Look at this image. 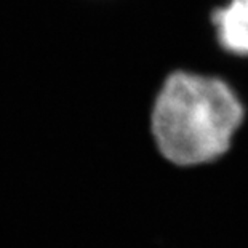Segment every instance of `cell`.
Instances as JSON below:
<instances>
[{
  "instance_id": "cell-1",
  "label": "cell",
  "mask_w": 248,
  "mask_h": 248,
  "mask_svg": "<svg viewBox=\"0 0 248 248\" xmlns=\"http://www.w3.org/2000/svg\"><path fill=\"white\" fill-rule=\"evenodd\" d=\"M244 119V103L226 80L175 71L152 103L151 135L163 159L191 168L223 157Z\"/></svg>"
},
{
  "instance_id": "cell-2",
  "label": "cell",
  "mask_w": 248,
  "mask_h": 248,
  "mask_svg": "<svg viewBox=\"0 0 248 248\" xmlns=\"http://www.w3.org/2000/svg\"><path fill=\"white\" fill-rule=\"evenodd\" d=\"M216 39L228 53L248 58V0H231L212 15Z\"/></svg>"
}]
</instances>
